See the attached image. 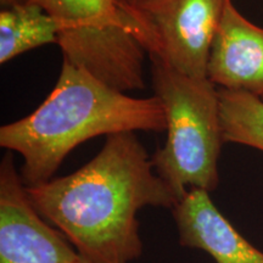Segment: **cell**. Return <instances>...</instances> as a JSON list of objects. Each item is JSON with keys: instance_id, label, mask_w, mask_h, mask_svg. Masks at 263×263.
Returning <instances> with one entry per match:
<instances>
[{"instance_id": "7c38bea8", "label": "cell", "mask_w": 263, "mask_h": 263, "mask_svg": "<svg viewBox=\"0 0 263 263\" xmlns=\"http://www.w3.org/2000/svg\"><path fill=\"white\" fill-rule=\"evenodd\" d=\"M74 263H90V262L85 261V259H84V258H82V257H81V256H78V258H77V259H76V261H74Z\"/></svg>"}, {"instance_id": "8fae6325", "label": "cell", "mask_w": 263, "mask_h": 263, "mask_svg": "<svg viewBox=\"0 0 263 263\" xmlns=\"http://www.w3.org/2000/svg\"><path fill=\"white\" fill-rule=\"evenodd\" d=\"M25 2H27V0H0V5H2V8H8V6L21 4Z\"/></svg>"}, {"instance_id": "4fadbf2b", "label": "cell", "mask_w": 263, "mask_h": 263, "mask_svg": "<svg viewBox=\"0 0 263 263\" xmlns=\"http://www.w3.org/2000/svg\"><path fill=\"white\" fill-rule=\"evenodd\" d=\"M123 2H130V0H123Z\"/></svg>"}, {"instance_id": "30bf717a", "label": "cell", "mask_w": 263, "mask_h": 263, "mask_svg": "<svg viewBox=\"0 0 263 263\" xmlns=\"http://www.w3.org/2000/svg\"><path fill=\"white\" fill-rule=\"evenodd\" d=\"M218 100L223 141L263 151V101L245 91L222 88Z\"/></svg>"}, {"instance_id": "277c9868", "label": "cell", "mask_w": 263, "mask_h": 263, "mask_svg": "<svg viewBox=\"0 0 263 263\" xmlns=\"http://www.w3.org/2000/svg\"><path fill=\"white\" fill-rule=\"evenodd\" d=\"M60 25L64 60L120 91L145 88L153 38L123 0H32Z\"/></svg>"}, {"instance_id": "9c48e42d", "label": "cell", "mask_w": 263, "mask_h": 263, "mask_svg": "<svg viewBox=\"0 0 263 263\" xmlns=\"http://www.w3.org/2000/svg\"><path fill=\"white\" fill-rule=\"evenodd\" d=\"M60 25L38 5L27 2L0 11V64L47 44H59Z\"/></svg>"}, {"instance_id": "3957f363", "label": "cell", "mask_w": 263, "mask_h": 263, "mask_svg": "<svg viewBox=\"0 0 263 263\" xmlns=\"http://www.w3.org/2000/svg\"><path fill=\"white\" fill-rule=\"evenodd\" d=\"M153 87L167 120V140L151 157L154 170L178 202L186 186L213 192L219 183L222 138L218 89L209 78L180 73L150 58Z\"/></svg>"}, {"instance_id": "5b68a950", "label": "cell", "mask_w": 263, "mask_h": 263, "mask_svg": "<svg viewBox=\"0 0 263 263\" xmlns=\"http://www.w3.org/2000/svg\"><path fill=\"white\" fill-rule=\"evenodd\" d=\"M228 0H130L126 2L153 38L150 58L180 73L207 78L216 32Z\"/></svg>"}, {"instance_id": "7a4b0ae2", "label": "cell", "mask_w": 263, "mask_h": 263, "mask_svg": "<svg viewBox=\"0 0 263 263\" xmlns=\"http://www.w3.org/2000/svg\"><path fill=\"white\" fill-rule=\"evenodd\" d=\"M166 129L159 98H132L64 60L57 85L41 106L0 128V146L22 156V183L35 186L52 179L65 157L91 138Z\"/></svg>"}, {"instance_id": "6da1fadb", "label": "cell", "mask_w": 263, "mask_h": 263, "mask_svg": "<svg viewBox=\"0 0 263 263\" xmlns=\"http://www.w3.org/2000/svg\"><path fill=\"white\" fill-rule=\"evenodd\" d=\"M32 206L90 263H129L143 254L137 212L174 209L170 186L157 176L134 132L108 136L82 168L26 186Z\"/></svg>"}, {"instance_id": "52a82bcc", "label": "cell", "mask_w": 263, "mask_h": 263, "mask_svg": "<svg viewBox=\"0 0 263 263\" xmlns=\"http://www.w3.org/2000/svg\"><path fill=\"white\" fill-rule=\"evenodd\" d=\"M207 78L222 89L245 91L263 101V28L228 0L213 39Z\"/></svg>"}, {"instance_id": "ba28073f", "label": "cell", "mask_w": 263, "mask_h": 263, "mask_svg": "<svg viewBox=\"0 0 263 263\" xmlns=\"http://www.w3.org/2000/svg\"><path fill=\"white\" fill-rule=\"evenodd\" d=\"M172 211L182 246L202 250L217 263H263V252L223 217L206 190H188Z\"/></svg>"}, {"instance_id": "8992f818", "label": "cell", "mask_w": 263, "mask_h": 263, "mask_svg": "<svg viewBox=\"0 0 263 263\" xmlns=\"http://www.w3.org/2000/svg\"><path fill=\"white\" fill-rule=\"evenodd\" d=\"M78 256L32 206L8 151L0 163V263H74Z\"/></svg>"}]
</instances>
